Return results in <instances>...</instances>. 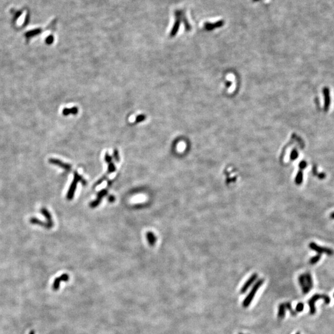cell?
I'll use <instances>...</instances> for the list:
<instances>
[{
	"instance_id": "1",
	"label": "cell",
	"mask_w": 334,
	"mask_h": 334,
	"mask_svg": "<svg viewBox=\"0 0 334 334\" xmlns=\"http://www.w3.org/2000/svg\"><path fill=\"white\" fill-rule=\"evenodd\" d=\"M175 15L176 17V20L173 27L171 31V34H170L172 37L175 36L176 34V33H177V32L180 28L181 22L182 21H183V22H185V27L187 30H189L191 29V25H190L189 24L188 22L187 19H186L185 13L184 11H180V10L176 11L175 12Z\"/></svg>"
},
{
	"instance_id": "2",
	"label": "cell",
	"mask_w": 334,
	"mask_h": 334,
	"mask_svg": "<svg viewBox=\"0 0 334 334\" xmlns=\"http://www.w3.org/2000/svg\"><path fill=\"white\" fill-rule=\"evenodd\" d=\"M264 282V278H260V279H259L257 282L253 285L250 292L249 293V294H247L246 297L245 298V299H244L243 303H242V306H243L245 307V308H246V307L250 306V305L251 304L255 295H256V293L259 290V289H260V287L263 285Z\"/></svg>"
},
{
	"instance_id": "3",
	"label": "cell",
	"mask_w": 334,
	"mask_h": 334,
	"mask_svg": "<svg viewBox=\"0 0 334 334\" xmlns=\"http://www.w3.org/2000/svg\"><path fill=\"white\" fill-rule=\"evenodd\" d=\"M79 181L84 186L87 185L86 181L76 171H75L74 172V180H73V182H72L71 186L69 189V191H68V194H67V199H68L71 200V199L73 198L74 194L75 193L76 189V188H77V183L79 182Z\"/></svg>"
},
{
	"instance_id": "4",
	"label": "cell",
	"mask_w": 334,
	"mask_h": 334,
	"mask_svg": "<svg viewBox=\"0 0 334 334\" xmlns=\"http://www.w3.org/2000/svg\"><path fill=\"white\" fill-rule=\"evenodd\" d=\"M309 247L311 249V250L316 251L318 253V255L325 253L327 254H328V256H332V255L334 254L333 251L331 250V249L319 246L314 243H311L309 244Z\"/></svg>"
},
{
	"instance_id": "5",
	"label": "cell",
	"mask_w": 334,
	"mask_h": 334,
	"mask_svg": "<svg viewBox=\"0 0 334 334\" xmlns=\"http://www.w3.org/2000/svg\"><path fill=\"white\" fill-rule=\"evenodd\" d=\"M258 278V275L257 273H253L245 283L243 286L241 287V289L240 290V293L241 294L245 293L247 291V290L250 289V287L255 282V281L257 280Z\"/></svg>"
},
{
	"instance_id": "6",
	"label": "cell",
	"mask_w": 334,
	"mask_h": 334,
	"mask_svg": "<svg viewBox=\"0 0 334 334\" xmlns=\"http://www.w3.org/2000/svg\"><path fill=\"white\" fill-rule=\"evenodd\" d=\"M321 297H322V294H314V295L309 299L308 304H309V309H310L309 312H310V314H311V315H314V314L316 313V307H315V303H316L317 301H318L320 299H321Z\"/></svg>"
},
{
	"instance_id": "7",
	"label": "cell",
	"mask_w": 334,
	"mask_h": 334,
	"mask_svg": "<svg viewBox=\"0 0 334 334\" xmlns=\"http://www.w3.org/2000/svg\"><path fill=\"white\" fill-rule=\"evenodd\" d=\"M69 277L67 273H64L61 275L60 277L56 278L53 284V290L57 291L59 289V288L60 287V284L61 281H68L69 280Z\"/></svg>"
},
{
	"instance_id": "8",
	"label": "cell",
	"mask_w": 334,
	"mask_h": 334,
	"mask_svg": "<svg viewBox=\"0 0 334 334\" xmlns=\"http://www.w3.org/2000/svg\"><path fill=\"white\" fill-rule=\"evenodd\" d=\"M49 162L51 164H53V165H58V167H60L62 168H63L64 170H66V172H69L71 170L72 168V166L68 163H64L63 162H61V160H59L58 159H51L49 160Z\"/></svg>"
},
{
	"instance_id": "9",
	"label": "cell",
	"mask_w": 334,
	"mask_h": 334,
	"mask_svg": "<svg viewBox=\"0 0 334 334\" xmlns=\"http://www.w3.org/2000/svg\"><path fill=\"white\" fill-rule=\"evenodd\" d=\"M299 285L301 287V289H302V291L303 293V294H307L308 293L311 289H309V287L308 286L306 282V277H305V274H301V276L299 277Z\"/></svg>"
},
{
	"instance_id": "10",
	"label": "cell",
	"mask_w": 334,
	"mask_h": 334,
	"mask_svg": "<svg viewBox=\"0 0 334 334\" xmlns=\"http://www.w3.org/2000/svg\"><path fill=\"white\" fill-rule=\"evenodd\" d=\"M224 25V21H217V22L214 23V24L207 22L204 24V28L207 30H213L215 28L220 27Z\"/></svg>"
},
{
	"instance_id": "11",
	"label": "cell",
	"mask_w": 334,
	"mask_h": 334,
	"mask_svg": "<svg viewBox=\"0 0 334 334\" xmlns=\"http://www.w3.org/2000/svg\"><path fill=\"white\" fill-rule=\"evenodd\" d=\"M286 314V307L285 303H280L278 306L277 316L279 319H283Z\"/></svg>"
},
{
	"instance_id": "12",
	"label": "cell",
	"mask_w": 334,
	"mask_h": 334,
	"mask_svg": "<svg viewBox=\"0 0 334 334\" xmlns=\"http://www.w3.org/2000/svg\"><path fill=\"white\" fill-rule=\"evenodd\" d=\"M41 212L44 215V217L46 218V219H47V223L49 224V225L51 227H53V221H52L51 216L50 213L47 211V209L43 208L41 210Z\"/></svg>"
},
{
	"instance_id": "13",
	"label": "cell",
	"mask_w": 334,
	"mask_h": 334,
	"mask_svg": "<svg viewBox=\"0 0 334 334\" xmlns=\"http://www.w3.org/2000/svg\"><path fill=\"white\" fill-rule=\"evenodd\" d=\"M30 223L32 224H36V225H40L42 227H43L46 228H51V227L49 225V224H48L47 222H43L40 220H38L36 218H32L30 220Z\"/></svg>"
},
{
	"instance_id": "14",
	"label": "cell",
	"mask_w": 334,
	"mask_h": 334,
	"mask_svg": "<svg viewBox=\"0 0 334 334\" xmlns=\"http://www.w3.org/2000/svg\"><path fill=\"white\" fill-rule=\"evenodd\" d=\"M146 237L147 239V241L149 242V243L150 244V246H154V245L156 243V241H157V238L155 237V234L151 232H147L146 234Z\"/></svg>"
},
{
	"instance_id": "15",
	"label": "cell",
	"mask_w": 334,
	"mask_h": 334,
	"mask_svg": "<svg viewBox=\"0 0 334 334\" xmlns=\"http://www.w3.org/2000/svg\"><path fill=\"white\" fill-rule=\"evenodd\" d=\"M78 112V109L77 107H73L72 108L68 109V108H65L63 110V113L64 115H68L69 114H73V115H76L77 114Z\"/></svg>"
},
{
	"instance_id": "16",
	"label": "cell",
	"mask_w": 334,
	"mask_h": 334,
	"mask_svg": "<svg viewBox=\"0 0 334 334\" xmlns=\"http://www.w3.org/2000/svg\"><path fill=\"white\" fill-rule=\"evenodd\" d=\"M303 171L301 170H300L298 172L296 178H295V183L298 185H300L301 183H303Z\"/></svg>"
},
{
	"instance_id": "17",
	"label": "cell",
	"mask_w": 334,
	"mask_h": 334,
	"mask_svg": "<svg viewBox=\"0 0 334 334\" xmlns=\"http://www.w3.org/2000/svg\"><path fill=\"white\" fill-rule=\"evenodd\" d=\"M305 277H306V280L307 284L309 287V289L311 290L313 288V281H312L311 275L309 272L306 273H305Z\"/></svg>"
},
{
	"instance_id": "18",
	"label": "cell",
	"mask_w": 334,
	"mask_h": 334,
	"mask_svg": "<svg viewBox=\"0 0 334 334\" xmlns=\"http://www.w3.org/2000/svg\"><path fill=\"white\" fill-rule=\"evenodd\" d=\"M285 307H286V309L289 310V311H290V314H291V315L292 316H296L297 315V314H296V312L293 309V307H291V303H290V302H286V303H285Z\"/></svg>"
},
{
	"instance_id": "19",
	"label": "cell",
	"mask_w": 334,
	"mask_h": 334,
	"mask_svg": "<svg viewBox=\"0 0 334 334\" xmlns=\"http://www.w3.org/2000/svg\"><path fill=\"white\" fill-rule=\"evenodd\" d=\"M107 193H108V191H107V189H102V191H100L99 193L97 194V199L100 201H101L102 198L104 197L105 195H106L107 194Z\"/></svg>"
},
{
	"instance_id": "20",
	"label": "cell",
	"mask_w": 334,
	"mask_h": 334,
	"mask_svg": "<svg viewBox=\"0 0 334 334\" xmlns=\"http://www.w3.org/2000/svg\"><path fill=\"white\" fill-rule=\"evenodd\" d=\"M108 174L111 173H113L115 172L116 170V168L115 166V164L112 162H109L108 163Z\"/></svg>"
},
{
	"instance_id": "21",
	"label": "cell",
	"mask_w": 334,
	"mask_h": 334,
	"mask_svg": "<svg viewBox=\"0 0 334 334\" xmlns=\"http://www.w3.org/2000/svg\"><path fill=\"white\" fill-rule=\"evenodd\" d=\"M320 255H317V256H314V257L311 258V259H310V260H309V263H310L311 265L315 264H316L317 263H318L319 260H320Z\"/></svg>"
},
{
	"instance_id": "22",
	"label": "cell",
	"mask_w": 334,
	"mask_h": 334,
	"mask_svg": "<svg viewBox=\"0 0 334 334\" xmlns=\"http://www.w3.org/2000/svg\"><path fill=\"white\" fill-rule=\"evenodd\" d=\"M304 305L303 303H299L297 304V305L296 306L295 311L296 312H302L304 309Z\"/></svg>"
},
{
	"instance_id": "23",
	"label": "cell",
	"mask_w": 334,
	"mask_h": 334,
	"mask_svg": "<svg viewBox=\"0 0 334 334\" xmlns=\"http://www.w3.org/2000/svg\"><path fill=\"white\" fill-rule=\"evenodd\" d=\"M321 299L324 300V303L326 304H329L330 302V298L328 295H327V294H322Z\"/></svg>"
},
{
	"instance_id": "24",
	"label": "cell",
	"mask_w": 334,
	"mask_h": 334,
	"mask_svg": "<svg viewBox=\"0 0 334 334\" xmlns=\"http://www.w3.org/2000/svg\"><path fill=\"white\" fill-rule=\"evenodd\" d=\"M298 152L296 151V150L294 149L291 153V155H290L291 160H295L296 158H298Z\"/></svg>"
},
{
	"instance_id": "25",
	"label": "cell",
	"mask_w": 334,
	"mask_h": 334,
	"mask_svg": "<svg viewBox=\"0 0 334 334\" xmlns=\"http://www.w3.org/2000/svg\"><path fill=\"white\" fill-rule=\"evenodd\" d=\"M100 202H101V201L96 199L95 201H94L90 202V207H92V208H95V207H97L98 206H99V204H100Z\"/></svg>"
},
{
	"instance_id": "26",
	"label": "cell",
	"mask_w": 334,
	"mask_h": 334,
	"mask_svg": "<svg viewBox=\"0 0 334 334\" xmlns=\"http://www.w3.org/2000/svg\"><path fill=\"white\" fill-rule=\"evenodd\" d=\"M113 157L115 160L117 162H120V156H119V152L116 149H115L114 150V152H113Z\"/></svg>"
},
{
	"instance_id": "27",
	"label": "cell",
	"mask_w": 334,
	"mask_h": 334,
	"mask_svg": "<svg viewBox=\"0 0 334 334\" xmlns=\"http://www.w3.org/2000/svg\"><path fill=\"white\" fill-rule=\"evenodd\" d=\"M107 175L103 176L102 178H100L99 181H98L95 183V186H97L98 185H100L101 183H102L104 180H105L107 179Z\"/></svg>"
},
{
	"instance_id": "28",
	"label": "cell",
	"mask_w": 334,
	"mask_h": 334,
	"mask_svg": "<svg viewBox=\"0 0 334 334\" xmlns=\"http://www.w3.org/2000/svg\"><path fill=\"white\" fill-rule=\"evenodd\" d=\"M307 166V163L305 161H302L301 162H300L299 165V167L300 168V170H303V169H304Z\"/></svg>"
},
{
	"instance_id": "29",
	"label": "cell",
	"mask_w": 334,
	"mask_h": 334,
	"mask_svg": "<svg viewBox=\"0 0 334 334\" xmlns=\"http://www.w3.org/2000/svg\"><path fill=\"white\" fill-rule=\"evenodd\" d=\"M145 119H146V116L139 115L136 118V122H141L142 121L144 120Z\"/></svg>"
},
{
	"instance_id": "30",
	"label": "cell",
	"mask_w": 334,
	"mask_h": 334,
	"mask_svg": "<svg viewBox=\"0 0 334 334\" xmlns=\"http://www.w3.org/2000/svg\"><path fill=\"white\" fill-rule=\"evenodd\" d=\"M108 201H109L110 202H113L115 201V198L114 195H109V197H108Z\"/></svg>"
},
{
	"instance_id": "31",
	"label": "cell",
	"mask_w": 334,
	"mask_h": 334,
	"mask_svg": "<svg viewBox=\"0 0 334 334\" xmlns=\"http://www.w3.org/2000/svg\"><path fill=\"white\" fill-rule=\"evenodd\" d=\"M111 184H112V181H109V180H108V187L110 186L111 185Z\"/></svg>"
},
{
	"instance_id": "32",
	"label": "cell",
	"mask_w": 334,
	"mask_h": 334,
	"mask_svg": "<svg viewBox=\"0 0 334 334\" xmlns=\"http://www.w3.org/2000/svg\"><path fill=\"white\" fill-rule=\"evenodd\" d=\"M330 218L334 219V212H333L332 214H331V215H330Z\"/></svg>"
},
{
	"instance_id": "33",
	"label": "cell",
	"mask_w": 334,
	"mask_h": 334,
	"mask_svg": "<svg viewBox=\"0 0 334 334\" xmlns=\"http://www.w3.org/2000/svg\"><path fill=\"white\" fill-rule=\"evenodd\" d=\"M29 334H35V333H34V331H31V332L29 333Z\"/></svg>"
},
{
	"instance_id": "34",
	"label": "cell",
	"mask_w": 334,
	"mask_h": 334,
	"mask_svg": "<svg viewBox=\"0 0 334 334\" xmlns=\"http://www.w3.org/2000/svg\"><path fill=\"white\" fill-rule=\"evenodd\" d=\"M252 1H254V2H256V1H260V0H252Z\"/></svg>"
},
{
	"instance_id": "35",
	"label": "cell",
	"mask_w": 334,
	"mask_h": 334,
	"mask_svg": "<svg viewBox=\"0 0 334 334\" xmlns=\"http://www.w3.org/2000/svg\"><path fill=\"white\" fill-rule=\"evenodd\" d=\"M296 334H300V332H296Z\"/></svg>"
},
{
	"instance_id": "36",
	"label": "cell",
	"mask_w": 334,
	"mask_h": 334,
	"mask_svg": "<svg viewBox=\"0 0 334 334\" xmlns=\"http://www.w3.org/2000/svg\"><path fill=\"white\" fill-rule=\"evenodd\" d=\"M333 297H334V294H333Z\"/></svg>"
},
{
	"instance_id": "37",
	"label": "cell",
	"mask_w": 334,
	"mask_h": 334,
	"mask_svg": "<svg viewBox=\"0 0 334 334\" xmlns=\"http://www.w3.org/2000/svg\"><path fill=\"white\" fill-rule=\"evenodd\" d=\"M240 334H242V333H240Z\"/></svg>"
}]
</instances>
